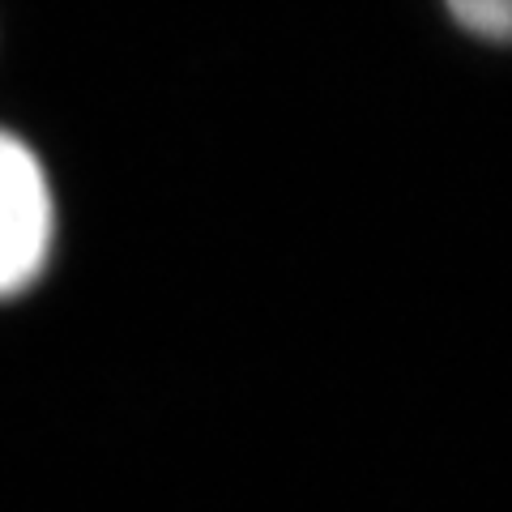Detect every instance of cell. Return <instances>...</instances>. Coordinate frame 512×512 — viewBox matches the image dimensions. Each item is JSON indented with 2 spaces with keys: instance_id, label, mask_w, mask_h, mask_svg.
<instances>
[{
  "instance_id": "6da1fadb",
  "label": "cell",
  "mask_w": 512,
  "mask_h": 512,
  "mask_svg": "<svg viewBox=\"0 0 512 512\" xmlns=\"http://www.w3.org/2000/svg\"><path fill=\"white\" fill-rule=\"evenodd\" d=\"M60 244V197L43 154L0 124V303H18L47 278Z\"/></svg>"
},
{
  "instance_id": "7a4b0ae2",
  "label": "cell",
  "mask_w": 512,
  "mask_h": 512,
  "mask_svg": "<svg viewBox=\"0 0 512 512\" xmlns=\"http://www.w3.org/2000/svg\"><path fill=\"white\" fill-rule=\"evenodd\" d=\"M453 22L478 39L512 43V0H444Z\"/></svg>"
}]
</instances>
